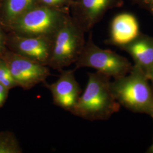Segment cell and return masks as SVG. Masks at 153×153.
<instances>
[{"label":"cell","mask_w":153,"mask_h":153,"mask_svg":"<svg viewBox=\"0 0 153 153\" xmlns=\"http://www.w3.org/2000/svg\"><path fill=\"white\" fill-rule=\"evenodd\" d=\"M152 88H153V81H152Z\"/></svg>","instance_id":"obj_23"},{"label":"cell","mask_w":153,"mask_h":153,"mask_svg":"<svg viewBox=\"0 0 153 153\" xmlns=\"http://www.w3.org/2000/svg\"><path fill=\"white\" fill-rule=\"evenodd\" d=\"M0 57L5 61L18 86L24 90H30L46 82L51 75L48 66L18 55L7 48Z\"/></svg>","instance_id":"obj_6"},{"label":"cell","mask_w":153,"mask_h":153,"mask_svg":"<svg viewBox=\"0 0 153 153\" xmlns=\"http://www.w3.org/2000/svg\"><path fill=\"white\" fill-rule=\"evenodd\" d=\"M149 115L153 119V104H152V108H151V110H150V112Z\"/></svg>","instance_id":"obj_21"},{"label":"cell","mask_w":153,"mask_h":153,"mask_svg":"<svg viewBox=\"0 0 153 153\" xmlns=\"http://www.w3.org/2000/svg\"><path fill=\"white\" fill-rule=\"evenodd\" d=\"M146 76L148 77L149 80L153 81V64L147 72Z\"/></svg>","instance_id":"obj_19"},{"label":"cell","mask_w":153,"mask_h":153,"mask_svg":"<svg viewBox=\"0 0 153 153\" xmlns=\"http://www.w3.org/2000/svg\"><path fill=\"white\" fill-rule=\"evenodd\" d=\"M23 150L16 136L9 131L0 132V153H22Z\"/></svg>","instance_id":"obj_13"},{"label":"cell","mask_w":153,"mask_h":153,"mask_svg":"<svg viewBox=\"0 0 153 153\" xmlns=\"http://www.w3.org/2000/svg\"><path fill=\"white\" fill-rule=\"evenodd\" d=\"M146 153H153V144L149 148L147 151H146Z\"/></svg>","instance_id":"obj_20"},{"label":"cell","mask_w":153,"mask_h":153,"mask_svg":"<svg viewBox=\"0 0 153 153\" xmlns=\"http://www.w3.org/2000/svg\"><path fill=\"white\" fill-rule=\"evenodd\" d=\"M111 78L99 71L88 73L87 85L71 112L89 121L107 120L120 108L110 88Z\"/></svg>","instance_id":"obj_1"},{"label":"cell","mask_w":153,"mask_h":153,"mask_svg":"<svg viewBox=\"0 0 153 153\" xmlns=\"http://www.w3.org/2000/svg\"><path fill=\"white\" fill-rule=\"evenodd\" d=\"M9 90L0 83V108L5 103L8 97Z\"/></svg>","instance_id":"obj_18"},{"label":"cell","mask_w":153,"mask_h":153,"mask_svg":"<svg viewBox=\"0 0 153 153\" xmlns=\"http://www.w3.org/2000/svg\"><path fill=\"white\" fill-rule=\"evenodd\" d=\"M72 2L73 0H37L38 5L69 10Z\"/></svg>","instance_id":"obj_15"},{"label":"cell","mask_w":153,"mask_h":153,"mask_svg":"<svg viewBox=\"0 0 153 153\" xmlns=\"http://www.w3.org/2000/svg\"><path fill=\"white\" fill-rule=\"evenodd\" d=\"M53 40L45 37L25 36L9 32L6 36V47L15 53L48 66Z\"/></svg>","instance_id":"obj_8"},{"label":"cell","mask_w":153,"mask_h":153,"mask_svg":"<svg viewBox=\"0 0 153 153\" xmlns=\"http://www.w3.org/2000/svg\"><path fill=\"white\" fill-rule=\"evenodd\" d=\"M75 65V70L91 68L114 79L126 76L133 68L131 62L125 57L111 50L102 49L95 44L91 31H90L88 39Z\"/></svg>","instance_id":"obj_5"},{"label":"cell","mask_w":153,"mask_h":153,"mask_svg":"<svg viewBox=\"0 0 153 153\" xmlns=\"http://www.w3.org/2000/svg\"><path fill=\"white\" fill-rule=\"evenodd\" d=\"M123 4V0H73L70 14L85 33H88L107 11Z\"/></svg>","instance_id":"obj_7"},{"label":"cell","mask_w":153,"mask_h":153,"mask_svg":"<svg viewBox=\"0 0 153 153\" xmlns=\"http://www.w3.org/2000/svg\"><path fill=\"white\" fill-rule=\"evenodd\" d=\"M85 32L70 15L56 33L48 66L60 71L75 64L86 43Z\"/></svg>","instance_id":"obj_4"},{"label":"cell","mask_w":153,"mask_h":153,"mask_svg":"<svg viewBox=\"0 0 153 153\" xmlns=\"http://www.w3.org/2000/svg\"><path fill=\"white\" fill-rule=\"evenodd\" d=\"M0 83L9 90L19 87L11 75V72L3 59L0 57Z\"/></svg>","instance_id":"obj_14"},{"label":"cell","mask_w":153,"mask_h":153,"mask_svg":"<svg viewBox=\"0 0 153 153\" xmlns=\"http://www.w3.org/2000/svg\"><path fill=\"white\" fill-rule=\"evenodd\" d=\"M76 70H62L59 79L52 83H43L52 96L53 103L71 113L79 98L82 90L76 79Z\"/></svg>","instance_id":"obj_9"},{"label":"cell","mask_w":153,"mask_h":153,"mask_svg":"<svg viewBox=\"0 0 153 153\" xmlns=\"http://www.w3.org/2000/svg\"><path fill=\"white\" fill-rule=\"evenodd\" d=\"M37 5V0H5L0 13V25L7 32L18 18Z\"/></svg>","instance_id":"obj_12"},{"label":"cell","mask_w":153,"mask_h":153,"mask_svg":"<svg viewBox=\"0 0 153 153\" xmlns=\"http://www.w3.org/2000/svg\"><path fill=\"white\" fill-rule=\"evenodd\" d=\"M146 74L133 65L124 76L114 79L110 88L121 106L134 113L149 115L153 103V90Z\"/></svg>","instance_id":"obj_2"},{"label":"cell","mask_w":153,"mask_h":153,"mask_svg":"<svg viewBox=\"0 0 153 153\" xmlns=\"http://www.w3.org/2000/svg\"><path fill=\"white\" fill-rule=\"evenodd\" d=\"M4 1L5 0H0V13H1V9H2V7L3 5V4L4 2Z\"/></svg>","instance_id":"obj_22"},{"label":"cell","mask_w":153,"mask_h":153,"mask_svg":"<svg viewBox=\"0 0 153 153\" xmlns=\"http://www.w3.org/2000/svg\"><path fill=\"white\" fill-rule=\"evenodd\" d=\"M120 48L131 55L134 65L146 75L153 64V37L141 33L131 43Z\"/></svg>","instance_id":"obj_11"},{"label":"cell","mask_w":153,"mask_h":153,"mask_svg":"<svg viewBox=\"0 0 153 153\" xmlns=\"http://www.w3.org/2000/svg\"><path fill=\"white\" fill-rule=\"evenodd\" d=\"M70 10L37 5L18 18L7 30L19 35L53 39Z\"/></svg>","instance_id":"obj_3"},{"label":"cell","mask_w":153,"mask_h":153,"mask_svg":"<svg viewBox=\"0 0 153 153\" xmlns=\"http://www.w3.org/2000/svg\"><path fill=\"white\" fill-rule=\"evenodd\" d=\"M134 3L150 11L153 15V0H131Z\"/></svg>","instance_id":"obj_16"},{"label":"cell","mask_w":153,"mask_h":153,"mask_svg":"<svg viewBox=\"0 0 153 153\" xmlns=\"http://www.w3.org/2000/svg\"><path fill=\"white\" fill-rule=\"evenodd\" d=\"M141 33L136 16L129 13H120L112 20L109 38L105 43L120 48L131 43Z\"/></svg>","instance_id":"obj_10"},{"label":"cell","mask_w":153,"mask_h":153,"mask_svg":"<svg viewBox=\"0 0 153 153\" xmlns=\"http://www.w3.org/2000/svg\"><path fill=\"white\" fill-rule=\"evenodd\" d=\"M6 33L5 29L0 25V56L7 48L6 47Z\"/></svg>","instance_id":"obj_17"}]
</instances>
